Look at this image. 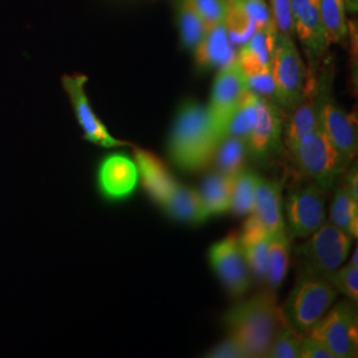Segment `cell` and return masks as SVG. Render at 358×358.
I'll list each match as a JSON object with an SVG mask.
<instances>
[{
  "mask_svg": "<svg viewBox=\"0 0 358 358\" xmlns=\"http://www.w3.org/2000/svg\"><path fill=\"white\" fill-rule=\"evenodd\" d=\"M282 321V312L273 289L238 301L223 316L229 336L243 348L247 358L266 357L273 334Z\"/></svg>",
  "mask_w": 358,
  "mask_h": 358,
  "instance_id": "obj_1",
  "label": "cell"
},
{
  "mask_svg": "<svg viewBox=\"0 0 358 358\" xmlns=\"http://www.w3.org/2000/svg\"><path fill=\"white\" fill-rule=\"evenodd\" d=\"M217 145L207 106L194 100L182 103L167 143L171 162L186 173L201 171L211 164Z\"/></svg>",
  "mask_w": 358,
  "mask_h": 358,
  "instance_id": "obj_2",
  "label": "cell"
},
{
  "mask_svg": "<svg viewBox=\"0 0 358 358\" xmlns=\"http://www.w3.org/2000/svg\"><path fill=\"white\" fill-rule=\"evenodd\" d=\"M338 292L322 276L299 271L291 294L280 308L282 319L294 332L306 336L332 307Z\"/></svg>",
  "mask_w": 358,
  "mask_h": 358,
  "instance_id": "obj_3",
  "label": "cell"
},
{
  "mask_svg": "<svg viewBox=\"0 0 358 358\" xmlns=\"http://www.w3.org/2000/svg\"><path fill=\"white\" fill-rule=\"evenodd\" d=\"M271 72L275 83V101L287 112L301 101L308 83L307 65L292 36L278 32Z\"/></svg>",
  "mask_w": 358,
  "mask_h": 358,
  "instance_id": "obj_4",
  "label": "cell"
},
{
  "mask_svg": "<svg viewBox=\"0 0 358 358\" xmlns=\"http://www.w3.org/2000/svg\"><path fill=\"white\" fill-rule=\"evenodd\" d=\"M353 238L331 222L309 235L307 241L296 248L301 271L324 276L344 264L350 254Z\"/></svg>",
  "mask_w": 358,
  "mask_h": 358,
  "instance_id": "obj_5",
  "label": "cell"
},
{
  "mask_svg": "<svg viewBox=\"0 0 358 358\" xmlns=\"http://www.w3.org/2000/svg\"><path fill=\"white\" fill-rule=\"evenodd\" d=\"M289 153L300 170L324 190L334 187L348 169L321 128L301 138Z\"/></svg>",
  "mask_w": 358,
  "mask_h": 358,
  "instance_id": "obj_6",
  "label": "cell"
},
{
  "mask_svg": "<svg viewBox=\"0 0 358 358\" xmlns=\"http://www.w3.org/2000/svg\"><path fill=\"white\" fill-rule=\"evenodd\" d=\"M325 81L321 96L320 128L333 148L340 154L346 166L357 155V120L356 115L346 113L343 108L334 103L331 97V85L333 78L332 56L324 59Z\"/></svg>",
  "mask_w": 358,
  "mask_h": 358,
  "instance_id": "obj_7",
  "label": "cell"
},
{
  "mask_svg": "<svg viewBox=\"0 0 358 358\" xmlns=\"http://www.w3.org/2000/svg\"><path fill=\"white\" fill-rule=\"evenodd\" d=\"M309 334L320 340L334 358L357 357V304L348 300L329 308Z\"/></svg>",
  "mask_w": 358,
  "mask_h": 358,
  "instance_id": "obj_8",
  "label": "cell"
},
{
  "mask_svg": "<svg viewBox=\"0 0 358 358\" xmlns=\"http://www.w3.org/2000/svg\"><path fill=\"white\" fill-rule=\"evenodd\" d=\"M247 90L243 69L239 65L238 57L219 69L210 103L207 105L210 125L217 143L226 137L231 118L235 115Z\"/></svg>",
  "mask_w": 358,
  "mask_h": 358,
  "instance_id": "obj_9",
  "label": "cell"
},
{
  "mask_svg": "<svg viewBox=\"0 0 358 358\" xmlns=\"http://www.w3.org/2000/svg\"><path fill=\"white\" fill-rule=\"evenodd\" d=\"M94 183L105 202L120 203L127 201L140 183V173L134 158L124 152L105 154L96 165Z\"/></svg>",
  "mask_w": 358,
  "mask_h": 358,
  "instance_id": "obj_10",
  "label": "cell"
},
{
  "mask_svg": "<svg viewBox=\"0 0 358 358\" xmlns=\"http://www.w3.org/2000/svg\"><path fill=\"white\" fill-rule=\"evenodd\" d=\"M87 83L88 76L83 73L64 75L62 77L63 90H65L73 113L76 117L77 124L83 130V138L93 145H97L105 149H117V148H131L133 145L124 140H118L110 134L105 127L100 117L94 113L90 97L87 94Z\"/></svg>",
  "mask_w": 358,
  "mask_h": 358,
  "instance_id": "obj_11",
  "label": "cell"
},
{
  "mask_svg": "<svg viewBox=\"0 0 358 358\" xmlns=\"http://www.w3.org/2000/svg\"><path fill=\"white\" fill-rule=\"evenodd\" d=\"M208 262L219 280L234 297H242L251 287L252 275L247 266L239 235L230 234L213 244L208 250Z\"/></svg>",
  "mask_w": 358,
  "mask_h": 358,
  "instance_id": "obj_12",
  "label": "cell"
},
{
  "mask_svg": "<svg viewBox=\"0 0 358 358\" xmlns=\"http://www.w3.org/2000/svg\"><path fill=\"white\" fill-rule=\"evenodd\" d=\"M284 110L264 97L259 99L255 124L247 138V152L257 164H267L282 153Z\"/></svg>",
  "mask_w": 358,
  "mask_h": 358,
  "instance_id": "obj_13",
  "label": "cell"
},
{
  "mask_svg": "<svg viewBox=\"0 0 358 358\" xmlns=\"http://www.w3.org/2000/svg\"><path fill=\"white\" fill-rule=\"evenodd\" d=\"M325 192L316 183H309L291 192L285 201L289 234L307 238L325 222Z\"/></svg>",
  "mask_w": 358,
  "mask_h": 358,
  "instance_id": "obj_14",
  "label": "cell"
},
{
  "mask_svg": "<svg viewBox=\"0 0 358 358\" xmlns=\"http://www.w3.org/2000/svg\"><path fill=\"white\" fill-rule=\"evenodd\" d=\"M294 32L308 60V72L317 73L329 44L321 22L317 0H292Z\"/></svg>",
  "mask_w": 358,
  "mask_h": 358,
  "instance_id": "obj_15",
  "label": "cell"
},
{
  "mask_svg": "<svg viewBox=\"0 0 358 358\" xmlns=\"http://www.w3.org/2000/svg\"><path fill=\"white\" fill-rule=\"evenodd\" d=\"M134 161L138 167L143 190L157 205L162 207L178 182L171 176L166 165L149 150L134 148Z\"/></svg>",
  "mask_w": 358,
  "mask_h": 358,
  "instance_id": "obj_16",
  "label": "cell"
},
{
  "mask_svg": "<svg viewBox=\"0 0 358 358\" xmlns=\"http://www.w3.org/2000/svg\"><path fill=\"white\" fill-rule=\"evenodd\" d=\"M192 52L195 64L202 71L220 69L238 57V51L230 40L224 22L207 29L205 36Z\"/></svg>",
  "mask_w": 358,
  "mask_h": 358,
  "instance_id": "obj_17",
  "label": "cell"
},
{
  "mask_svg": "<svg viewBox=\"0 0 358 358\" xmlns=\"http://www.w3.org/2000/svg\"><path fill=\"white\" fill-rule=\"evenodd\" d=\"M251 214L262 222L269 235L285 231V222L282 217V183L279 180L263 177L257 178Z\"/></svg>",
  "mask_w": 358,
  "mask_h": 358,
  "instance_id": "obj_18",
  "label": "cell"
},
{
  "mask_svg": "<svg viewBox=\"0 0 358 358\" xmlns=\"http://www.w3.org/2000/svg\"><path fill=\"white\" fill-rule=\"evenodd\" d=\"M278 28L275 23L257 28L254 35L244 43L238 52V62L244 75L271 69L276 45Z\"/></svg>",
  "mask_w": 358,
  "mask_h": 358,
  "instance_id": "obj_19",
  "label": "cell"
},
{
  "mask_svg": "<svg viewBox=\"0 0 358 358\" xmlns=\"http://www.w3.org/2000/svg\"><path fill=\"white\" fill-rule=\"evenodd\" d=\"M162 208L171 219L192 224H201L211 217L198 190L182 186L179 183L169 195Z\"/></svg>",
  "mask_w": 358,
  "mask_h": 358,
  "instance_id": "obj_20",
  "label": "cell"
},
{
  "mask_svg": "<svg viewBox=\"0 0 358 358\" xmlns=\"http://www.w3.org/2000/svg\"><path fill=\"white\" fill-rule=\"evenodd\" d=\"M232 178L234 177H229L215 170L206 177L201 189L198 190L211 217L223 215L230 211Z\"/></svg>",
  "mask_w": 358,
  "mask_h": 358,
  "instance_id": "obj_21",
  "label": "cell"
},
{
  "mask_svg": "<svg viewBox=\"0 0 358 358\" xmlns=\"http://www.w3.org/2000/svg\"><path fill=\"white\" fill-rule=\"evenodd\" d=\"M247 145L239 137L226 136L219 142L213 157L215 170L229 177H235L245 169Z\"/></svg>",
  "mask_w": 358,
  "mask_h": 358,
  "instance_id": "obj_22",
  "label": "cell"
},
{
  "mask_svg": "<svg viewBox=\"0 0 358 358\" xmlns=\"http://www.w3.org/2000/svg\"><path fill=\"white\" fill-rule=\"evenodd\" d=\"M331 223L352 238H357L358 202L349 195L344 183L338 185L334 190L331 207Z\"/></svg>",
  "mask_w": 358,
  "mask_h": 358,
  "instance_id": "obj_23",
  "label": "cell"
},
{
  "mask_svg": "<svg viewBox=\"0 0 358 358\" xmlns=\"http://www.w3.org/2000/svg\"><path fill=\"white\" fill-rule=\"evenodd\" d=\"M289 238L287 231L271 235L269 241L268 268L266 282L271 289L278 288L284 282L289 262Z\"/></svg>",
  "mask_w": 358,
  "mask_h": 358,
  "instance_id": "obj_24",
  "label": "cell"
},
{
  "mask_svg": "<svg viewBox=\"0 0 358 358\" xmlns=\"http://www.w3.org/2000/svg\"><path fill=\"white\" fill-rule=\"evenodd\" d=\"M317 7L328 44L343 43L348 36L344 0H317Z\"/></svg>",
  "mask_w": 358,
  "mask_h": 358,
  "instance_id": "obj_25",
  "label": "cell"
},
{
  "mask_svg": "<svg viewBox=\"0 0 358 358\" xmlns=\"http://www.w3.org/2000/svg\"><path fill=\"white\" fill-rule=\"evenodd\" d=\"M224 23L235 47H242L256 31L255 22L248 13L245 0H229Z\"/></svg>",
  "mask_w": 358,
  "mask_h": 358,
  "instance_id": "obj_26",
  "label": "cell"
},
{
  "mask_svg": "<svg viewBox=\"0 0 358 358\" xmlns=\"http://www.w3.org/2000/svg\"><path fill=\"white\" fill-rule=\"evenodd\" d=\"M178 27L182 45L190 51H194L207 32L203 20L189 0H179Z\"/></svg>",
  "mask_w": 358,
  "mask_h": 358,
  "instance_id": "obj_27",
  "label": "cell"
},
{
  "mask_svg": "<svg viewBox=\"0 0 358 358\" xmlns=\"http://www.w3.org/2000/svg\"><path fill=\"white\" fill-rule=\"evenodd\" d=\"M257 178V174L245 169L232 178L230 211L234 214L250 215L252 213Z\"/></svg>",
  "mask_w": 358,
  "mask_h": 358,
  "instance_id": "obj_28",
  "label": "cell"
},
{
  "mask_svg": "<svg viewBox=\"0 0 358 358\" xmlns=\"http://www.w3.org/2000/svg\"><path fill=\"white\" fill-rule=\"evenodd\" d=\"M259 99L254 92L247 90L244 93L243 99L239 103L235 115L231 118L230 125L227 128L226 136H232V137H239L244 142H247V138L254 128L255 124L256 115H257V105H259Z\"/></svg>",
  "mask_w": 358,
  "mask_h": 358,
  "instance_id": "obj_29",
  "label": "cell"
},
{
  "mask_svg": "<svg viewBox=\"0 0 358 358\" xmlns=\"http://www.w3.org/2000/svg\"><path fill=\"white\" fill-rule=\"evenodd\" d=\"M338 294H345L348 300L358 301V248L353 251L352 260L322 276Z\"/></svg>",
  "mask_w": 358,
  "mask_h": 358,
  "instance_id": "obj_30",
  "label": "cell"
},
{
  "mask_svg": "<svg viewBox=\"0 0 358 358\" xmlns=\"http://www.w3.org/2000/svg\"><path fill=\"white\" fill-rule=\"evenodd\" d=\"M301 334L294 332L284 321L278 327L273 338L269 344L266 357L300 358V346L303 341Z\"/></svg>",
  "mask_w": 358,
  "mask_h": 358,
  "instance_id": "obj_31",
  "label": "cell"
},
{
  "mask_svg": "<svg viewBox=\"0 0 358 358\" xmlns=\"http://www.w3.org/2000/svg\"><path fill=\"white\" fill-rule=\"evenodd\" d=\"M269 241L271 235L250 243L241 244L251 275L259 282H266L268 268Z\"/></svg>",
  "mask_w": 358,
  "mask_h": 358,
  "instance_id": "obj_32",
  "label": "cell"
},
{
  "mask_svg": "<svg viewBox=\"0 0 358 358\" xmlns=\"http://www.w3.org/2000/svg\"><path fill=\"white\" fill-rule=\"evenodd\" d=\"M207 29L224 22L229 0H189Z\"/></svg>",
  "mask_w": 358,
  "mask_h": 358,
  "instance_id": "obj_33",
  "label": "cell"
},
{
  "mask_svg": "<svg viewBox=\"0 0 358 358\" xmlns=\"http://www.w3.org/2000/svg\"><path fill=\"white\" fill-rule=\"evenodd\" d=\"M268 6L278 32L294 38L292 0H269Z\"/></svg>",
  "mask_w": 358,
  "mask_h": 358,
  "instance_id": "obj_34",
  "label": "cell"
},
{
  "mask_svg": "<svg viewBox=\"0 0 358 358\" xmlns=\"http://www.w3.org/2000/svg\"><path fill=\"white\" fill-rule=\"evenodd\" d=\"M244 77H245V84H247L248 90L254 92L260 97L275 101V83H273L271 69L244 75Z\"/></svg>",
  "mask_w": 358,
  "mask_h": 358,
  "instance_id": "obj_35",
  "label": "cell"
},
{
  "mask_svg": "<svg viewBox=\"0 0 358 358\" xmlns=\"http://www.w3.org/2000/svg\"><path fill=\"white\" fill-rule=\"evenodd\" d=\"M205 357L208 358H245L243 348L239 345L236 340L232 337H227L217 345L211 348L208 352H206Z\"/></svg>",
  "mask_w": 358,
  "mask_h": 358,
  "instance_id": "obj_36",
  "label": "cell"
},
{
  "mask_svg": "<svg viewBox=\"0 0 358 358\" xmlns=\"http://www.w3.org/2000/svg\"><path fill=\"white\" fill-rule=\"evenodd\" d=\"M245 6L252 20L255 22L256 29L275 23L271 8L266 0H245Z\"/></svg>",
  "mask_w": 358,
  "mask_h": 358,
  "instance_id": "obj_37",
  "label": "cell"
},
{
  "mask_svg": "<svg viewBox=\"0 0 358 358\" xmlns=\"http://www.w3.org/2000/svg\"><path fill=\"white\" fill-rule=\"evenodd\" d=\"M300 358H334L328 348L313 337L312 334H306L303 337L300 346Z\"/></svg>",
  "mask_w": 358,
  "mask_h": 358,
  "instance_id": "obj_38",
  "label": "cell"
},
{
  "mask_svg": "<svg viewBox=\"0 0 358 358\" xmlns=\"http://www.w3.org/2000/svg\"><path fill=\"white\" fill-rule=\"evenodd\" d=\"M346 190L349 192V195L358 202V174L357 167L355 166L352 170L348 171L345 182H344Z\"/></svg>",
  "mask_w": 358,
  "mask_h": 358,
  "instance_id": "obj_39",
  "label": "cell"
},
{
  "mask_svg": "<svg viewBox=\"0 0 358 358\" xmlns=\"http://www.w3.org/2000/svg\"><path fill=\"white\" fill-rule=\"evenodd\" d=\"M346 13H356L358 11V0H344Z\"/></svg>",
  "mask_w": 358,
  "mask_h": 358,
  "instance_id": "obj_40",
  "label": "cell"
}]
</instances>
